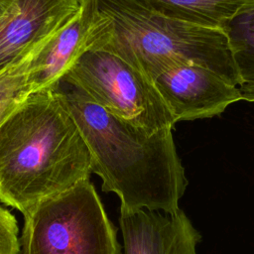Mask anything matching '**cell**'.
<instances>
[{"instance_id": "1", "label": "cell", "mask_w": 254, "mask_h": 254, "mask_svg": "<svg viewBox=\"0 0 254 254\" xmlns=\"http://www.w3.org/2000/svg\"><path fill=\"white\" fill-rule=\"evenodd\" d=\"M91 174L89 151L59 84L31 92L0 123V201L23 215Z\"/></svg>"}, {"instance_id": "4", "label": "cell", "mask_w": 254, "mask_h": 254, "mask_svg": "<svg viewBox=\"0 0 254 254\" xmlns=\"http://www.w3.org/2000/svg\"><path fill=\"white\" fill-rule=\"evenodd\" d=\"M20 254H120L117 228L90 181L50 197L24 215Z\"/></svg>"}, {"instance_id": "7", "label": "cell", "mask_w": 254, "mask_h": 254, "mask_svg": "<svg viewBox=\"0 0 254 254\" xmlns=\"http://www.w3.org/2000/svg\"><path fill=\"white\" fill-rule=\"evenodd\" d=\"M154 83L176 123L219 115L242 99L239 87L195 64L169 68L159 74Z\"/></svg>"}, {"instance_id": "5", "label": "cell", "mask_w": 254, "mask_h": 254, "mask_svg": "<svg viewBox=\"0 0 254 254\" xmlns=\"http://www.w3.org/2000/svg\"><path fill=\"white\" fill-rule=\"evenodd\" d=\"M61 80L81 89L115 117L148 133L173 129L176 124L154 80L112 53L86 50Z\"/></svg>"}, {"instance_id": "15", "label": "cell", "mask_w": 254, "mask_h": 254, "mask_svg": "<svg viewBox=\"0 0 254 254\" xmlns=\"http://www.w3.org/2000/svg\"><path fill=\"white\" fill-rule=\"evenodd\" d=\"M10 0H0V17L5 13Z\"/></svg>"}, {"instance_id": "11", "label": "cell", "mask_w": 254, "mask_h": 254, "mask_svg": "<svg viewBox=\"0 0 254 254\" xmlns=\"http://www.w3.org/2000/svg\"><path fill=\"white\" fill-rule=\"evenodd\" d=\"M223 32L242 84L254 82V10L233 19Z\"/></svg>"}, {"instance_id": "12", "label": "cell", "mask_w": 254, "mask_h": 254, "mask_svg": "<svg viewBox=\"0 0 254 254\" xmlns=\"http://www.w3.org/2000/svg\"><path fill=\"white\" fill-rule=\"evenodd\" d=\"M35 52L19 64L0 75V123L31 93V88L28 83V72L30 61Z\"/></svg>"}, {"instance_id": "8", "label": "cell", "mask_w": 254, "mask_h": 254, "mask_svg": "<svg viewBox=\"0 0 254 254\" xmlns=\"http://www.w3.org/2000/svg\"><path fill=\"white\" fill-rule=\"evenodd\" d=\"M124 254H196L201 236L180 208L162 214L146 208L120 207Z\"/></svg>"}, {"instance_id": "9", "label": "cell", "mask_w": 254, "mask_h": 254, "mask_svg": "<svg viewBox=\"0 0 254 254\" xmlns=\"http://www.w3.org/2000/svg\"><path fill=\"white\" fill-rule=\"evenodd\" d=\"M93 20V0H79L77 14L33 55L29 64L31 92L59 84L77 58L86 51Z\"/></svg>"}, {"instance_id": "2", "label": "cell", "mask_w": 254, "mask_h": 254, "mask_svg": "<svg viewBox=\"0 0 254 254\" xmlns=\"http://www.w3.org/2000/svg\"><path fill=\"white\" fill-rule=\"evenodd\" d=\"M87 146L91 171L102 190L116 193L121 207L174 213L188 181L177 154L173 129L148 133L109 113L86 93L59 82Z\"/></svg>"}, {"instance_id": "6", "label": "cell", "mask_w": 254, "mask_h": 254, "mask_svg": "<svg viewBox=\"0 0 254 254\" xmlns=\"http://www.w3.org/2000/svg\"><path fill=\"white\" fill-rule=\"evenodd\" d=\"M78 10L79 0H10L0 17V75L27 59Z\"/></svg>"}, {"instance_id": "13", "label": "cell", "mask_w": 254, "mask_h": 254, "mask_svg": "<svg viewBox=\"0 0 254 254\" xmlns=\"http://www.w3.org/2000/svg\"><path fill=\"white\" fill-rule=\"evenodd\" d=\"M19 227L16 217L0 205V254H20Z\"/></svg>"}, {"instance_id": "10", "label": "cell", "mask_w": 254, "mask_h": 254, "mask_svg": "<svg viewBox=\"0 0 254 254\" xmlns=\"http://www.w3.org/2000/svg\"><path fill=\"white\" fill-rule=\"evenodd\" d=\"M170 18L222 30L236 17L254 10V0H137Z\"/></svg>"}, {"instance_id": "14", "label": "cell", "mask_w": 254, "mask_h": 254, "mask_svg": "<svg viewBox=\"0 0 254 254\" xmlns=\"http://www.w3.org/2000/svg\"><path fill=\"white\" fill-rule=\"evenodd\" d=\"M239 88H240L243 100L254 102V82L243 83L240 85Z\"/></svg>"}, {"instance_id": "3", "label": "cell", "mask_w": 254, "mask_h": 254, "mask_svg": "<svg viewBox=\"0 0 254 254\" xmlns=\"http://www.w3.org/2000/svg\"><path fill=\"white\" fill-rule=\"evenodd\" d=\"M86 50L112 53L152 80L174 66L195 64L242 84L222 30L170 18L137 0H93Z\"/></svg>"}]
</instances>
